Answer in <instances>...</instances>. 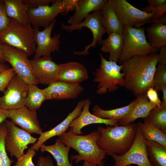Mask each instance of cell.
<instances>
[{
    "label": "cell",
    "mask_w": 166,
    "mask_h": 166,
    "mask_svg": "<svg viewBox=\"0 0 166 166\" xmlns=\"http://www.w3.org/2000/svg\"><path fill=\"white\" fill-rule=\"evenodd\" d=\"M157 53L133 57L124 62L122 73L124 87L136 97L153 87V78L158 63Z\"/></svg>",
    "instance_id": "cell-1"
},
{
    "label": "cell",
    "mask_w": 166,
    "mask_h": 166,
    "mask_svg": "<svg viewBox=\"0 0 166 166\" xmlns=\"http://www.w3.org/2000/svg\"><path fill=\"white\" fill-rule=\"evenodd\" d=\"M101 136L98 131L86 135H76L69 130L58 136V139L65 145L76 151L78 154L71 155L70 160L77 163L82 160L89 163L104 166V160L106 154L104 150L98 146L97 142Z\"/></svg>",
    "instance_id": "cell-2"
},
{
    "label": "cell",
    "mask_w": 166,
    "mask_h": 166,
    "mask_svg": "<svg viewBox=\"0 0 166 166\" xmlns=\"http://www.w3.org/2000/svg\"><path fill=\"white\" fill-rule=\"evenodd\" d=\"M138 124L131 123L126 125H107L106 128L98 126L101 136L97 144L99 148L111 156L113 154L122 155L132 145L136 136Z\"/></svg>",
    "instance_id": "cell-3"
},
{
    "label": "cell",
    "mask_w": 166,
    "mask_h": 166,
    "mask_svg": "<svg viewBox=\"0 0 166 166\" xmlns=\"http://www.w3.org/2000/svg\"><path fill=\"white\" fill-rule=\"evenodd\" d=\"M30 25L23 24L10 18L7 27L0 34L1 43L22 50L31 56L34 53L36 45L34 29Z\"/></svg>",
    "instance_id": "cell-4"
},
{
    "label": "cell",
    "mask_w": 166,
    "mask_h": 166,
    "mask_svg": "<svg viewBox=\"0 0 166 166\" xmlns=\"http://www.w3.org/2000/svg\"><path fill=\"white\" fill-rule=\"evenodd\" d=\"M99 55L101 64L93 73L94 81L98 84L96 93L104 94L117 91L119 86L124 87V74L121 72L122 65L106 60L101 53Z\"/></svg>",
    "instance_id": "cell-5"
},
{
    "label": "cell",
    "mask_w": 166,
    "mask_h": 166,
    "mask_svg": "<svg viewBox=\"0 0 166 166\" xmlns=\"http://www.w3.org/2000/svg\"><path fill=\"white\" fill-rule=\"evenodd\" d=\"M143 27H123V45L119 61L120 64L136 56L156 53L158 49L148 43Z\"/></svg>",
    "instance_id": "cell-6"
},
{
    "label": "cell",
    "mask_w": 166,
    "mask_h": 166,
    "mask_svg": "<svg viewBox=\"0 0 166 166\" xmlns=\"http://www.w3.org/2000/svg\"><path fill=\"white\" fill-rule=\"evenodd\" d=\"M123 27L139 28L146 23L160 21L162 16L134 7L125 0H109Z\"/></svg>",
    "instance_id": "cell-7"
},
{
    "label": "cell",
    "mask_w": 166,
    "mask_h": 166,
    "mask_svg": "<svg viewBox=\"0 0 166 166\" xmlns=\"http://www.w3.org/2000/svg\"><path fill=\"white\" fill-rule=\"evenodd\" d=\"M79 0H56L51 6L37 8H29L28 16L29 23L39 28L48 26L59 14L65 15L75 10Z\"/></svg>",
    "instance_id": "cell-8"
},
{
    "label": "cell",
    "mask_w": 166,
    "mask_h": 166,
    "mask_svg": "<svg viewBox=\"0 0 166 166\" xmlns=\"http://www.w3.org/2000/svg\"><path fill=\"white\" fill-rule=\"evenodd\" d=\"M2 49L5 61L11 65L17 75L29 84H38L26 52L5 43H2Z\"/></svg>",
    "instance_id": "cell-9"
},
{
    "label": "cell",
    "mask_w": 166,
    "mask_h": 166,
    "mask_svg": "<svg viewBox=\"0 0 166 166\" xmlns=\"http://www.w3.org/2000/svg\"><path fill=\"white\" fill-rule=\"evenodd\" d=\"M4 122L7 130L5 140L6 151L11 157L17 159L24 154L28 145L35 144L38 139L18 127L11 120Z\"/></svg>",
    "instance_id": "cell-10"
},
{
    "label": "cell",
    "mask_w": 166,
    "mask_h": 166,
    "mask_svg": "<svg viewBox=\"0 0 166 166\" xmlns=\"http://www.w3.org/2000/svg\"><path fill=\"white\" fill-rule=\"evenodd\" d=\"M61 28L65 31L71 33L76 30H80L83 27H86L91 31L93 39L91 44L85 46L83 51L81 52L73 51L75 55L85 56L89 53L90 47L95 48L97 44L101 45L103 40L102 36L106 31L102 23L101 10L95 11L88 15L81 23L74 25H66L61 23Z\"/></svg>",
    "instance_id": "cell-11"
},
{
    "label": "cell",
    "mask_w": 166,
    "mask_h": 166,
    "mask_svg": "<svg viewBox=\"0 0 166 166\" xmlns=\"http://www.w3.org/2000/svg\"><path fill=\"white\" fill-rule=\"evenodd\" d=\"M147 141L138 126L134 141L129 150L124 154L111 155L113 158L114 166H125L135 164L138 166H151L147 155Z\"/></svg>",
    "instance_id": "cell-12"
},
{
    "label": "cell",
    "mask_w": 166,
    "mask_h": 166,
    "mask_svg": "<svg viewBox=\"0 0 166 166\" xmlns=\"http://www.w3.org/2000/svg\"><path fill=\"white\" fill-rule=\"evenodd\" d=\"M29 85L15 74L0 97V108L8 110L25 106Z\"/></svg>",
    "instance_id": "cell-13"
},
{
    "label": "cell",
    "mask_w": 166,
    "mask_h": 166,
    "mask_svg": "<svg viewBox=\"0 0 166 166\" xmlns=\"http://www.w3.org/2000/svg\"><path fill=\"white\" fill-rule=\"evenodd\" d=\"M56 22L55 19L42 31L39 30V28L33 27L36 45L33 59L42 57H51L52 53L60 52V33H55L53 36L51 37L52 32Z\"/></svg>",
    "instance_id": "cell-14"
},
{
    "label": "cell",
    "mask_w": 166,
    "mask_h": 166,
    "mask_svg": "<svg viewBox=\"0 0 166 166\" xmlns=\"http://www.w3.org/2000/svg\"><path fill=\"white\" fill-rule=\"evenodd\" d=\"M29 61L38 84L49 85L57 81L58 65L51 57H42Z\"/></svg>",
    "instance_id": "cell-15"
},
{
    "label": "cell",
    "mask_w": 166,
    "mask_h": 166,
    "mask_svg": "<svg viewBox=\"0 0 166 166\" xmlns=\"http://www.w3.org/2000/svg\"><path fill=\"white\" fill-rule=\"evenodd\" d=\"M8 118L16 125L30 134L41 135L43 132L38 119L36 111L25 106L8 110Z\"/></svg>",
    "instance_id": "cell-16"
},
{
    "label": "cell",
    "mask_w": 166,
    "mask_h": 166,
    "mask_svg": "<svg viewBox=\"0 0 166 166\" xmlns=\"http://www.w3.org/2000/svg\"><path fill=\"white\" fill-rule=\"evenodd\" d=\"M46 100H62L77 98L84 90L79 83L57 81L43 89Z\"/></svg>",
    "instance_id": "cell-17"
},
{
    "label": "cell",
    "mask_w": 166,
    "mask_h": 166,
    "mask_svg": "<svg viewBox=\"0 0 166 166\" xmlns=\"http://www.w3.org/2000/svg\"><path fill=\"white\" fill-rule=\"evenodd\" d=\"M91 101L88 99L85 100L84 106L80 115L74 119L70 124L69 131L76 135L83 133L81 129L87 125L96 124H104L107 125L114 126L118 124L115 120L104 119L99 117L90 113L89 108Z\"/></svg>",
    "instance_id": "cell-18"
},
{
    "label": "cell",
    "mask_w": 166,
    "mask_h": 166,
    "mask_svg": "<svg viewBox=\"0 0 166 166\" xmlns=\"http://www.w3.org/2000/svg\"><path fill=\"white\" fill-rule=\"evenodd\" d=\"M85 100L79 101L73 110L59 124L49 131L43 132L30 148L37 151L40 149V146L49 139L56 136H59L66 132L72 121L81 113Z\"/></svg>",
    "instance_id": "cell-19"
},
{
    "label": "cell",
    "mask_w": 166,
    "mask_h": 166,
    "mask_svg": "<svg viewBox=\"0 0 166 166\" xmlns=\"http://www.w3.org/2000/svg\"><path fill=\"white\" fill-rule=\"evenodd\" d=\"M57 81L79 83L86 80L89 74L85 66L77 62L70 61L58 65Z\"/></svg>",
    "instance_id": "cell-20"
},
{
    "label": "cell",
    "mask_w": 166,
    "mask_h": 166,
    "mask_svg": "<svg viewBox=\"0 0 166 166\" xmlns=\"http://www.w3.org/2000/svg\"><path fill=\"white\" fill-rule=\"evenodd\" d=\"M107 0H79L74 14L67 20L69 25L78 24L92 12L101 10Z\"/></svg>",
    "instance_id": "cell-21"
},
{
    "label": "cell",
    "mask_w": 166,
    "mask_h": 166,
    "mask_svg": "<svg viewBox=\"0 0 166 166\" xmlns=\"http://www.w3.org/2000/svg\"><path fill=\"white\" fill-rule=\"evenodd\" d=\"M136 98V102L131 112L126 117L118 122V125H126L133 122L138 118H147L151 111L156 107L149 101L146 93Z\"/></svg>",
    "instance_id": "cell-22"
},
{
    "label": "cell",
    "mask_w": 166,
    "mask_h": 166,
    "mask_svg": "<svg viewBox=\"0 0 166 166\" xmlns=\"http://www.w3.org/2000/svg\"><path fill=\"white\" fill-rule=\"evenodd\" d=\"M101 13L102 24L106 33L123 34V27L109 0L104 5Z\"/></svg>",
    "instance_id": "cell-23"
},
{
    "label": "cell",
    "mask_w": 166,
    "mask_h": 166,
    "mask_svg": "<svg viewBox=\"0 0 166 166\" xmlns=\"http://www.w3.org/2000/svg\"><path fill=\"white\" fill-rule=\"evenodd\" d=\"M123 45V34L113 33L108 34L107 38L103 40L101 50L109 53V61L117 63Z\"/></svg>",
    "instance_id": "cell-24"
},
{
    "label": "cell",
    "mask_w": 166,
    "mask_h": 166,
    "mask_svg": "<svg viewBox=\"0 0 166 166\" xmlns=\"http://www.w3.org/2000/svg\"><path fill=\"white\" fill-rule=\"evenodd\" d=\"M71 148L64 145L58 138L56 142L50 145L42 144L40 149L42 153L45 152L50 153L55 160L57 166H72L69 159V154Z\"/></svg>",
    "instance_id": "cell-25"
},
{
    "label": "cell",
    "mask_w": 166,
    "mask_h": 166,
    "mask_svg": "<svg viewBox=\"0 0 166 166\" xmlns=\"http://www.w3.org/2000/svg\"><path fill=\"white\" fill-rule=\"evenodd\" d=\"M137 100L136 98L126 106L109 110L102 109L98 105H96L93 108L92 114L101 118L113 120L118 122L131 112Z\"/></svg>",
    "instance_id": "cell-26"
},
{
    "label": "cell",
    "mask_w": 166,
    "mask_h": 166,
    "mask_svg": "<svg viewBox=\"0 0 166 166\" xmlns=\"http://www.w3.org/2000/svg\"><path fill=\"white\" fill-rule=\"evenodd\" d=\"M148 43L153 47L160 49L166 46V25L157 22L146 29Z\"/></svg>",
    "instance_id": "cell-27"
},
{
    "label": "cell",
    "mask_w": 166,
    "mask_h": 166,
    "mask_svg": "<svg viewBox=\"0 0 166 166\" xmlns=\"http://www.w3.org/2000/svg\"><path fill=\"white\" fill-rule=\"evenodd\" d=\"M3 0L6 13L9 18L23 24L29 23L27 13L28 8L22 0Z\"/></svg>",
    "instance_id": "cell-28"
},
{
    "label": "cell",
    "mask_w": 166,
    "mask_h": 166,
    "mask_svg": "<svg viewBox=\"0 0 166 166\" xmlns=\"http://www.w3.org/2000/svg\"><path fill=\"white\" fill-rule=\"evenodd\" d=\"M146 141L147 154L151 166H166V147L152 140Z\"/></svg>",
    "instance_id": "cell-29"
},
{
    "label": "cell",
    "mask_w": 166,
    "mask_h": 166,
    "mask_svg": "<svg viewBox=\"0 0 166 166\" xmlns=\"http://www.w3.org/2000/svg\"><path fill=\"white\" fill-rule=\"evenodd\" d=\"M143 119V123L137 124L144 138L146 140L156 142L166 147V133L155 126L147 118Z\"/></svg>",
    "instance_id": "cell-30"
},
{
    "label": "cell",
    "mask_w": 166,
    "mask_h": 166,
    "mask_svg": "<svg viewBox=\"0 0 166 166\" xmlns=\"http://www.w3.org/2000/svg\"><path fill=\"white\" fill-rule=\"evenodd\" d=\"M46 100L43 89L39 88L36 85L29 84L25 106L30 110L36 111Z\"/></svg>",
    "instance_id": "cell-31"
},
{
    "label": "cell",
    "mask_w": 166,
    "mask_h": 166,
    "mask_svg": "<svg viewBox=\"0 0 166 166\" xmlns=\"http://www.w3.org/2000/svg\"><path fill=\"white\" fill-rule=\"evenodd\" d=\"M147 118L155 126L166 133V104L161 103L160 107L153 108Z\"/></svg>",
    "instance_id": "cell-32"
},
{
    "label": "cell",
    "mask_w": 166,
    "mask_h": 166,
    "mask_svg": "<svg viewBox=\"0 0 166 166\" xmlns=\"http://www.w3.org/2000/svg\"><path fill=\"white\" fill-rule=\"evenodd\" d=\"M7 130L5 122L0 124V166H11L14 162L8 157L5 146Z\"/></svg>",
    "instance_id": "cell-33"
},
{
    "label": "cell",
    "mask_w": 166,
    "mask_h": 166,
    "mask_svg": "<svg viewBox=\"0 0 166 166\" xmlns=\"http://www.w3.org/2000/svg\"><path fill=\"white\" fill-rule=\"evenodd\" d=\"M153 87L156 90L160 91L166 87V65L158 64L156 67L153 77Z\"/></svg>",
    "instance_id": "cell-34"
},
{
    "label": "cell",
    "mask_w": 166,
    "mask_h": 166,
    "mask_svg": "<svg viewBox=\"0 0 166 166\" xmlns=\"http://www.w3.org/2000/svg\"><path fill=\"white\" fill-rule=\"evenodd\" d=\"M149 6L143 8L144 11L147 12H155L161 16L166 12L165 0H148Z\"/></svg>",
    "instance_id": "cell-35"
},
{
    "label": "cell",
    "mask_w": 166,
    "mask_h": 166,
    "mask_svg": "<svg viewBox=\"0 0 166 166\" xmlns=\"http://www.w3.org/2000/svg\"><path fill=\"white\" fill-rule=\"evenodd\" d=\"M36 151L30 148L26 153L17 159L14 166H35L33 158L36 154Z\"/></svg>",
    "instance_id": "cell-36"
},
{
    "label": "cell",
    "mask_w": 166,
    "mask_h": 166,
    "mask_svg": "<svg viewBox=\"0 0 166 166\" xmlns=\"http://www.w3.org/2000/svg\"><path fill=\"white\" fill-rule=\"evenodd\" d=\"M15 74L12 68H8L0 73V92H4L8 84Z\"/></svg>",
    "instance_id": "cell-37"
},
{
    "label": "cell",
    "mask_w": 166,
    "mask_h": 166,
    "mask_svg": "<svg viewBox=\"0 0 166 166\" xmlns=\"http://www.w3.org/2000/svg\"><path fill=\"white\" fill-rule=\"evenodd\" d=\"M56 0H22L23 3L26 5L28 9L37 8L39 7L49 5Z\"/></svg>",
    "instance_id": "cell-38"
},
{
    "label": "cell",
    "mask_w": 166,
    "mask_h": 166,
    "mask_svg": "<svg viewBox=\"0 0 166 166\" xmlns=\"http://www.w3.org/2000/svg\"><path fill=\"white\" fill-rule=\"evenodd\" d=\"M147 97L149 101L152 104L160 107L161 106L162 101L159 98L157 91L151 87L148 89L146 93Z\"/></svg>",
    "instance_id": "cell-39"
},
{
    "label": "cell",
    "mask_w": 166,
    "mask_h": 166,
    "mask_svg": "<svg viewBox=\"0 0 166 166\" xmlns=\"http://www.w3.org/2000/svg\"><path fill=\"white\" fill-rule=\"evenodd\" d=\"M10 18L7 16L4 9L0 16V34L6 28L8 24Z\"/></svg>",
    "instance_id": "cell-40"
},
{
    "label": "cell",
    "mask_w": 166,
    "mask_h": 166,
    "mask_svg": "<svg viewBox=\"0 0 166 166\" xmlns=\"http://www.w3.org/2000/svg\"><path fill=\"white\" fill-rule=\"evenodd\" d=\"M37 166H54L53 160L49 156H40L38 158Z\"/></svg>",
    "instance_id": "cell-41"
},
{
    "label": "cell",
    "mask_w": 166,
    "mask_h": 166,
    "mask_svg": "<svg viewBox=\"0 0 166 166\" xmlns=\"http://www.w3.org/2000/svg\"><path fill=\"white\" fill-rule=\"evenodd\" d=\"M160 53L158 55V63L166 65V46L160 49Z\"/></svg>",
    "instance_id": "cell-42"
},
{
    "label": "cell",
    "mask_w": 166,
    "mask_h": 166,
    "mask_svg": "<svg viewBox=\"0 0 166 166\" xmlns=\"http://www.w3.org/2000/svg\"><path fill=\"white\" fill-rule=\"evenodd\" d=\"M8 114V110L0 108V124L6 120Z\"/></svg>",
    "instance_id": "cell-43"
},
{
    "label": "cell",
    "mask_w": 166,
    "mask_h": 166,
    "mask_svg": "<svg viewBox=\"0 0 166 166\" xmlns=\"http://www.w3.org/2000/svg\"><path fill=\"white\" fill-rule=\"evenodd\" d=\"M161 91L163 93L162 100V104H166V87H164L162 88Z\"/></svg>",
    "instance_id": "cell-44"
},
{
    "label": "cell",
    "mask_w": 166,
    "mask_h": 166,
    "mask_svg": "<svg viewBox=\"0 0 166 166\" xmlns=\"http://www.w3.org/2000/svg\"><path fill=\"white\" fill-rule=\"evenodd\" d=\"M2 49V43L0 41V63H2L5 61Z\"/></svg>",
    "instance_id": "cell-45"
},
{
    "label": "cell",
    "mask_w": 166,
    "mask_h": 166,
    "mask_svg": "<svg viewBox=\"0 0 166 166\" xmlns=\"http://www.w3.org/2000/svg\"><path fill=\"white\" fill-rule=\"evenodd\" d=\"M5 3L3 0H0V16L5 8Z\"/></svg>",
    "instance_id": "cell-46"
},
{
    "label": "cell",
    "mask_w": 166,
    "mask_h": 166,
    "mask_svg": "<svg viewBox=\"0 0 166 166\" xmlns=\"http://www.w3.org/2000/svg\"><path fill=\"white\" fill-rule=\"evenodd\" d=\"M82 166H98L97 165L92 164L86 161H84Z\"/></svg>",
    "instance_id": "cell-47"
},
{
    "label": "cell",
    "mask_w": 166,
    "mask_h": 166,
    "mask_svg": "<svg viewBox=\"0 0 166 166\" xmlns=\"http://www.w3.org/2000/svg\"><path fill=\"white\" fill-rule=\"evenodd\" d=\"M8 68L6 65H4L2 63H0V69L5 70Z\"/></svg>",
    "instance_id": "cell-48"
},
{
    "label": "cell",
    "mask_w": 166,
    "mask_h": 166,
    "mask_svg": "<svg viewBox=\"0 0 166 166\" xmlns=\"http://www.w3.org/2000/svg\"><path fill=\"white\" fill-rule=\"evenodd\" d=\"M4 70H3L2 69H0V73Z\"/></svg>",
    "instance_id": "cell-49"
},
{
    "label": "cell",
    "mask_w": 166,
    "mask_h": 166,
    "mask_svg": "<svg viewBox=\"0 0 166 166\" xmlns=\"http://www.w3.org/2000/svg\"><path fill=\"white\" fill-rule=\"evenodd\" d=\"M132 166V165L131 164H129V165H127L126 166Z\"/></svg>",
    "instance_id": "cell-50"
}]
</instances>
